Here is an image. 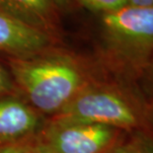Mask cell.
I'll use <instances>...</instances> for the list:
<instances>
[{"label":"cell","instance_id":"5bb4252c","mask_svg":"<svg viewBox=\"0 0 153 153\" xmlns=\"http://www.w3.org/2000/svg\"><path fill=\"white\" fill-rule=\"evenodd\" d=\"M53 1L55 4H56V6H59V7H66V6H69L74 0H53Z\"/></svg>","mask_w":153,"mask_h":153},{"label":"cell","instance_id":"52a82bcc","mask_svg":"<svg viewBox=\"0 0 153 153\" xmlns=\"http://www.w3.org/2000/svg\"><path fill=\"white\" fill-rule=\"evenodd\" d=\"M53 0H0V10L44 30L55 16Z\"/></svg>","mask_w":153,"mask_h":153},{"label":"cell","instance_id":"8fae6325","mask_svg":"<svg viewBox=\"0 0 153 153\" xmlns=\"http://www.w3.org/2000/svg\"><path fill=\"white\" fill-rule=\"evenodd\" d=\"M10 79H9L5 69L0 65V95L7 92L10 89Z\"/></svg>","mask_w":153,"mask_h":153},{"label":"cell","instance_id":"277c9868","mask_svg":"<svg viewBox=\"0 0 153 153\" xmlns=\"http://www.w3.org/2000/svg\"><path fill=\"white\" fill-rule=\"evenodd\" d=\"M128 133L103 125L53 123L36 153H112Z\"/></svg>","mask_w":153,"mask_h":153},{"label":"cell","instance_id":"9c48e42d","mask_svg":"<svg viewBox=\"0 0 153 153\" xmlns=\"http://www.w3.org/2000/svg\"><path fill=\"white\" fill-rule=\"evenodd\" d=\"M91 11L101 13V15L118 11L129 5L128 0H76Z\"/></svg>","mask_w":153,"mask_h":153},{"label":"cell","instance_id":"8992f818","mask_svg":"<svg viewBox=\"0 0 153 153\" xmlns=\"http://www.w3.org/2000/svg\"><path fill=\"white\" fill-rule=\"evenodd\" d=\"M39 120L35 111L17 100L0 101V142L12 141L33 132Z\"/></svg>","mask_w":153,"mask_h":153},{"label":"cell","instance_id":"7c38bea8","mask_svg":"<svg viewBox=\"0 0 153 153\" xmlns=\"http://www.w3.org/2000/svg\"><path fill=\"white\" fill-rule=\"evenodd\" d=\"M129 5L134 7L153 8V0H128Z\"/></svg>","mask_w":153,"mask_h":153},{"label":"cell","instance_id":"5b68a950","mask_svg":"<svg viewBox=\"0 0 153 153\" xmlns=\"http://www.w3.org/2000/svg\"><path fill=\"white\" fill-rule=\"evenodd\" d=\"M51 43L45 30L0 10V51L16 54H33Z\"/></svg>","mask_w":153,"mask_h":153},{"label":"cell","instance_id":"30bf717a","mask_svg":"<svg viewBox=\"0 0 153 153\" xmlns=\"http://www.w3.org/2000/svg\"><path fill=\"white\" fill-rule=\"evenodd\" d=\"M138 81L140 82L142 92L146 97L145 99L148 102H153V56Z\"/></svg>","mask_w":153,"mask_h":153},{"label":"cell","instance_id":"7a4b0ae2","mask_svg":"<svg viewBox=\"0 0 153 153\" xmlns=\"http://www.w3.org/2000/svg\"><path fill=\"white\" fill-rule=\"evenodd\" d=\"M11 68L32 104L45 113H59L95 82L79 63L66 57L18 58L11 61Z\"/></svg>","mask_w":153,"mask_h":153},{"label":"cell","instance_id":"9a60e30c","mask_svg":"<svg viewBox=\"0 0 153 153\" xmlns=\"http://www.w3.org/2000/svg\"><path fill=\"white\" fill-rule=\"evenodd\" d=\"M148 104H149V112H150V119L153 126V102H148Z\"/></svg>","mask_w":153,"mask_h":153},{"label":"cell","instance_id":"ba28073f","mask_svg":"<svg viewBox=\"0 0 153 153\" xmlns=\"http://www.w3.org/2000/svg\"><path fill=\"white\" fill-rule=\"evenodd\" d=\"M112 153H153V131L132 132Z\"/></svg>","mask_w":153,"mask_h":153},{"label":"cell","instance_id":"3957f363","mask_svg":"<svg viewBox=\"0 0 153 153\" xmlns=\"http://www.w3.org/2000/svg\"><path fill=\"white\" fill-rule=\"evenodd\" d=\"M101 29L108 61L138 80L153 56V8L128 5L103 14Z\"/></svg>","mask_w":153,"mask_h":153},{"label":"cell","instance_id":"6da1fadb","mask_svg":"<svg viewBox=\"0 0 153 153\" xmlns=\"http://www.w3.org/2000/svg\"><path fill=\"white\" fill-rule=\"evenodd\" d=\"M53 123H90L128 133L153 131L148 101L128 88L94 82L58 113Z\"/></svg>","mask_w":153,"mask_h":153},{"label":"cell","instance_id":"4fadbf2b","mask_svg":"<svg viewBox=\"0 0 153 153\" xmlns=\"http://www.w3.org/2000/svg\"><path fill=\"white\" fill-rule=\"evenodd\" d=\"M0 153H36L29 150V149H24L20 147H10V148H4L0 150Z\"/></svg>","mask_w":153,"mask_h":153}]
</instances>
